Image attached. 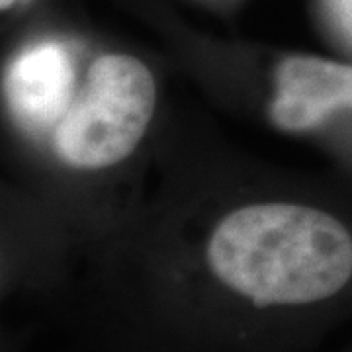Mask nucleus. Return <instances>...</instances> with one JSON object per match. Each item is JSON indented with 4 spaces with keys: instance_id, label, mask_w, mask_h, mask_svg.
<instances>
[{
    "instance_id": "nucleus-1",
    "label": "nucleus",
    "mask_w": 352,
    "mask_h": 352,
    "mask_svg": "<svg viewBox=\"0 0 352 352\" xmlns=\"http://www.w3.org/2000/svg\"><path fill=\"white\" fill-rule=\"evenodd\" d=\"M208 263L256 307L323 302L352 280V231L311 206L252 204L215 227Z\"/></svg>"
},
{
    "instance_id": "nucleus-2",
    "label": "nucleus",
    "mask_w": 352,
    "mask_h": 352,
    "mask_svg": "<svg viewBox=\"0 0 352 352\" xmlns=\"http://www.w3.org/2000/svg\"><path fill=\"white\" fill-rule=\"evenodd\" d=\"M157 87L149 67L129 55L90 65L80 98L55 127V151L80 170H100L135 151L151 124Z\"/></svg>"
},
{
    "instance_id": "nucleus-3",
    "label": "nucleus",
    "mask_w": 352,
    "mask_h": 352,
    "mask_svg": "<svg viewBox=\"0 0 352 352\" xmlns=\"http://www.w3.org/2000/svg\"><path fill=\"white\" fill-rule=\"evenodd\" d=\"M352 106V65L294 55L278 63L270 120L284 131H309Z\"/></svg>"
},
{
    "instance_id": "nucleus-4",
    "label": "nucleus",
    "mask_w": 352,
    "mask_h": 352,
    "mask_svg": "<svg viewBox=\"0 0 352 352\" xmlns=\"http://www.w3.org/2000/svg\"><path fill=\"white\" fill-rule=\"evenodd\" d=\"M73 85L69 57L57 45H41L18 57L6 76L12 110L28 124L45 126L63 112Z\"/></svg>"
},
{
    "instance_id": "nucleus-5",
    "label": "nucleus",
    "mask_w": 352,
    "mask_h": 352,
    "mask_svg": "<svg viewBox=\"0 0 352 352\" xmlns=\"http://www.w3.org/2000/svg\"><path fill=\"white\" fill-rule=\"evenodd\" d=\"M342 6H344V12L349 14V18H351L349 22L352 24V0H342Z\"/></svg>"
},
{
    "instance_id": "nucleus-6",
    "label": "nucleus",
    "mask_w": 352,
    "mask_h": 352,
    "mask_svg": "<svg viewBox=\"0 0 352 352\" xmlns=\"http://www.w3.org/2000/svg\"><path fill=\"white\" fill-rule=\"evenodd\" d=\"M14 2H16V0H0V6H2V10H8Z\"/></svg>"
}]
</instances>
